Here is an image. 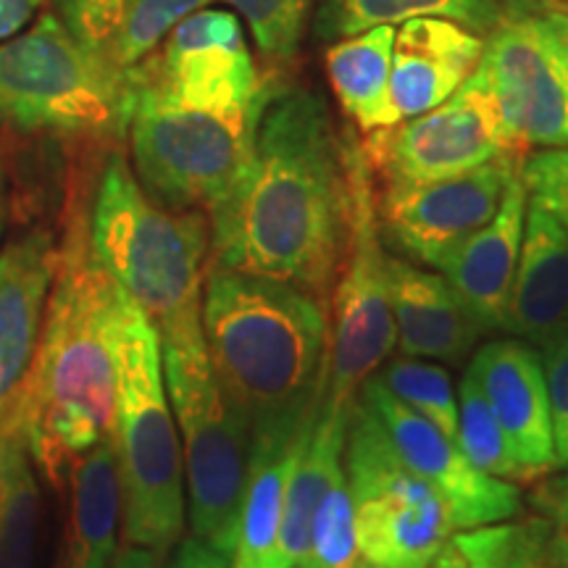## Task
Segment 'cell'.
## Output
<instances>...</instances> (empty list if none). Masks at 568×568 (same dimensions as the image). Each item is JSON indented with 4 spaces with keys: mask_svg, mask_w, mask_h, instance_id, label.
<instances>
[{
    "mask_svg": "<svg viewBox=\"0 0 568 568\" xmlns=\"http://www.w3.org/2000/svg\"><path fill=\"white\" fill-rule=\"evenodd\" d=\"M130 111L132 90L98 67L55 13L0 42V119L17 130L116 138Z\"/></svg>",
    "mask_w": 568,
    "mask_h": 568,
    "instance_id": "obj_8",
    "label": "cell"
},
{
    "mask_svg": "<svg viewBox=\"0 0 568 568\" xmlns=\"http://www.w3.org/2000/svg\"><path fill=\"white\" fill-rule=\"evenodd\" d=\"M355 568H385V566H379V564H372V560L361 558V560H358V564H355Z\"/></svg>",
    "mask_w": 568,
    "mask_h": 568,
    "instance_id": "obj_42",
    "label": "cell"
},
{
    "mask_svg": "<svg viewBox=\"0 0 568 568\" xmlns=\"http://www.w3.org/2000/svg\"><path fill=\"white\" fill-rule=\"evenodd\" d=\"M506 568H560L552 527L542 518L514 524Z\"/></svg>",
    "mask_w": 568,
    "mask_h": 568,
    "instance_id": "obj_37",
    "label": "cell"
},
{
    "mask_svg": "<svg viewBox=\"0 0 568 568\" xmlns=\"http://www.w3.org/2000/svg\"><path fill=\"white\" fill-rule=\"evenodd\" d=\"M395 335L403 355L460 366L487 335L443 274L389 258Z\"/></svg>",
    "mask_w": 568,
    "mask_h": 568,
    "instance_id": "obj_22",
    "label": "cell"
},
{
    "mask_svg": "<svg viewBox=\"0 0 568 568\" xmlns=\"http://www.w3.org/2000/svg\"><path fill=\"white\" fill-rule=\"evenodd\" d=\"M268 61H290L301 48L316 0H226Z\"/></svg>",
    "mask_w": 568,
    "mask_h": 568,
    "instance_id": "obj_32",
    "label": "cell"
},
{
    "mask_svg": "<svg viewBox=\"0 0 568 568\" xmlns=\"http://www.w3.org/2000/svg\"><path fill=\"white\" fill-rule=\"evenodd\" d=\"M521 180L531 205L542 209L568 237V145L542 148L524 159Z\"/></svg>",
    "mask_w": 568,
    "mask_h": 568,
    "instance_id": "obj_33",
    "label": "cell"
},
{
    "mask_svg": "<svg viewBox=\"0 0 568 568\" xmlns=\"http://www.w3.org/2000/svg\"><path fill=\"white\" fill-rule=\"evenodd\" d=\"M468 374L485 393L516 458L535 477L556 468L548 385L535 347L516 337L495 339L474 353Z\"/></svg>",
    "mask_w": 568,
    "mask_h": 568,
    "instance_id": "obj_17",
    "label": "cell"
},
{
    "mask_svg": "<svg viewBox=\"0 0 568 568\" xmlns=\"http://www.w3.org/2000/svg\"><path fill=\"white\" fill-rule=\"evenodd\" d=\"M209 222L216 266L329 301L351 232V174L347 145L316 92H266L251 161Z\"/></svg>",
    "mask_w": 568,
    "mask_h": 568,
    "instance_id": "obj_1",
    "label": "cell"
},
{
    "mask_svg": "<svg viewBox=\"0 0 568 568\" xmlns=\"http://www.w3.org/2000/svg\"><path fill=\"white\" fill-rule=\"evenodd\" d=\"M479 67L518 151L568 145V55L539 13L503 19L485 38Z\"/></svg>",
    "mask_w": 568,
    "mask_h": 568,
    "instance_id": "obj_12",
    "label": "cell"
},
{
    "mask_svg": "<svg viewBox=\"0 0 568 568\" xmlns=\"http://www.w3.org/2000/svg\"><path fill=\"white\" fill-rule=\"evenodd\" d=\"M376 379L410 410L458 443V395L443 366L400 355L374 372Z\"/></svg>",
    "mask_w": 568,
    "mask_h": 568,
    "instance_id": "obj_30",
    "label": "cell"
},
{
    "mask_svg": "<svg viewBox=\"0 0 568 568\" xmlns=\"http://www.w3.org/2000/svg\"><path fill=\"white\" fill-rule=\"evenodd\" d=\"M111 568H230V558L197 537H182L172 550L122 545Z\"/></svg>",
    "mask_w": 568,
    "mask_h": 568,
    "instance_id": "obj_35",
    "label": "cell"
},
{
    "mask_svg": "<svg viewBox=\"0 0 568 568\" xmlns=\"http://www.w3.org/2000/svg\"><path fill=\"white\" fill-rule=\"evenodd\" d=\"M88 232L98 264L140 305L161 339L203 329L209 213L174 211L153 201L124 155L113 153L98 182Z\"/></svg>",
    "mask_w": 568,
    "mask_h": 568,
    "instance_id": "obj_4",
    "label": "cell"
},
{
    "mask_svg": "<svg viewBox=\"0 0 568 568\" xmlns=\"http://www.w3.org/2000/svg\"><path fill=\"white\" fill-rule=\"evenodd\" d=\"M514 524L453 531L426 568H506Z\"/></svg>",
    "mask_w": 568,
    "mask_h": 568,
    "instance_id": "obj_34",
    "label": "cell"
},
{
    "mask_svg": "<svg viewBox=\"0 0 568 568\" xmlns=\"http://www.w3.org/2000/svg\"><path fill=\"white\" fill-rule=\"evenodd\" d=\"M67 510L53 568H111L122 524V481L113 435L71 460Z\"/></svg>",
    "mask_w": 568,
    "mask_h": 568,
    "instance_id": "obj_24",
    "label": "cell"
},
{
    "mask_svg": "<svg viewBox=\"0 0 568 568\" xmlns=\"http://www.w3.org/2000/svg\"><path fill=\"white\" fill-rule=\"evenodd\" d=\"M211 0H53L55 19L113 80L132 90V71L169 32Z\"/></svg>",
    "mask_w": 568,
    "mask_h": 568,
    "instance_id": "obj_18",
    "label": "cell"
},
{
    "mask_svg": "<svg viewBox=\"0 0 568 568\" xmlns=\"http://www.w3.org/2000/svg\"><path fill=\"white\" fill-rule=\"evenodd\" d=\"M264 101L266 95L243 111H209L134 84L126 132L142 190L166 209L211 213L251 161Z\"/></svg>",
    "mask_w": 568,
    "mask_h": 568,
    "instance_id": "obj_7",
    "label": "cell"
},
{
    "mask_svg": "<svg viewBox=\"0 0 568 568\" xmlns=\"http://www.w3.org/2000/svg\"><path fill=\"white\" fill-rule=\"evenodd\" d=\"M40 6L42 0H0V42L24 30Z\"/></svg>",
    "mask_w": 568,
    "mask_h": 568,
    "instance_id": "obj_38",
    "label": "cell"
},
{
    "mask_svg": "<svg viewBox=\"0 0 568 568\" xmlns=\"http://www.w3.org/2000/svg\"><path fill=\"white\" fill-rule=\"evenodd\" d=\"M17 432V422H13V408L0 418V485H3V466H6V453H9V443Z\"/></svg>",
    "mask_w": 568,
    "mask_h": 568,
    "instance_id": "obj_41",
    "label": "cell"
},
{
    "mask_svg": "<svg viewBox=\"0 0 568 568\" xmlns=\"http://www.w3.org/2000/svg\"><path fill=\"white\" fill-rule=\"evenodd\" d=\"M368 134L361 151L382 184H424L464 174L497 155H527L510 140L481 67L432 111Z\"/></svg>",
    "mask_w": 568,
    "mask_h": 568,
    "instance_id": "obj_11",
    "label": "cell"
},
{
    "mask_svg": "<svg viewBox=\"0 0 568 568\" xmlns=\"http://www.w3.org/2000/svg\"><path fill=\"white\" fill-rule=\"evenodd\" d=\"M361 400L385 426L397 456L443 495L456 531L503 524L521 514V489L514 481L479 471L456 439L397 400L374 374L361 385Z\"/></svg>",
    "mask_w": 568,
    "mask_h": 568,
    "instance_id": "obj_15",
    "label": "cell"
},
{
    "mask_svg": "<svg viewBox=\"0 0 568 568\" xmlns=\"http://www.w3.org/2000/svg\"><path fill=\"white\" fill-rule=\"evenodd\" d=\"M322 393L324 385L303 406L253 424L237 542L230 568H280V535L290 474L314 424Z\"/></svg>",
    "mask_w": 568,
    "mask_h": 568,
    "instance_id": "obj_16",
    "label": "cell"
},
{
    "mask_svg": "<svg viewBox=\"0 0 568 568\" xmlns=\"http://www.w3.org/2000/svg\"><path fill=\"white\" fill-rule=\"evenodd\" d=\"M176 103L209 111L253 109L266 95L237 13L201 9L184 17L161 48L132 71Z\"/></svg>",
    "mask_w": 568,
    "mask_h": 568,
    "instance_id": "obj_13",
    "label": "cell"
},
{
    "mask_svg": "<svg viewBox=\"0 0 568 568\" xmlns=\"http://www.w3.org/2000/svg\"><path fill=\"white\" fill-rule=\"evenodd\" d=\"M500 329L531 347L568 332V237L556 219L531 203Z\"/></svg>",
    "mask_w": 568,
    "mask_h": 568,
    "instance_id": "obj_23",
    "label": "cell"
},
{
    "mask_svg": "<svg viewBox=\"0 0 568 568\" xmlns=\"http://www.w3.org/2000/svg\"><path fill=\"white\" fill-rule=\"evenodd\" d=\"M361 560L358 529H355V506L345 474L332 481L314 521H311V545L305 568H355Z\"/></svg>",
    "mask_w": 568,
    "mask_h": 568,
    "instance_id": "obj_31",
    "label": "cell"
},
{
    "mask_svg": "<svg viewBox=\"0 0 568 568\" xmlns=\"http://www.w3.org/2000/svg\"><path fill=\"white\" fill-rule=\"evenodd\" d=\"M297 568H305V566H297Z\"/></svg>",
    "mask_w": 568,
    "mask_h": 568,
    "instance_id": "obj_43",
    "label": "cell"
},
{
    "mask_svg": "<svg viewBox=\"0 0 568 568\" xmlns=\"http://www.w3.org/2000/svg\"><path fill=\"white\" fill-rule=\"evenodd\" d=\"M458 445L468 460L495 479L506 481H531L535 474L529 471L521 460L516 458L506 432L497 422L495 410L489 408L485 393H481L477 379L464 374L458 385Z\"/></svg>",
    "mask_w": 568,
    "mask_h": 568,
    "instance_id": "obj_29",
    "label": "cell"
},
{
    "mask_svg": "<svg viewBox=\"0 0 568 568\" xmlns=\"http://www.w3.org/2000/svg\"><path fill=\"white\" fill-rule=\"evenodd\" d=\"M485 53V38L447 19H408L395 27L389 95L397 119L422 116L456 92Z\"/></svg>",
    "mask_w": 568,
    "mask_h": 568,
    "instance_id": "obj_20",
    "label": "cell"
},
{
    "mask_svg": "<svg viewBox=\"0 0 568 568\" xmlns=\"http://www.w3.org/2000/svg\"><path fill=\"white\" fill-rule=\"evenodd\" d=\"M201 326L219 385L253 424L303 406L324 385L329 308L293 282L211 264Z\"/></svg>",
    "mask_w": 568,
    "mask_h": 568,
    "instance_id": "obj_3",
    "label": "cell"
},
{
    "mask_svg": "<svg viewBox=\"0 0 568 568\" xmlns=\"http://www.w3.org/2000/svg\"><path fill=\"white\" fill-rule=\"evenodd\" d=\"M395 27L382 24L332 42L326 51V74L339 105L361 132L400 124L389 95Z\"/></svg>",
    "mask_w": 568,
    "mask_h": 568,
    "instance_id": "obj_26",
    "label": "cell"
},
{
    "mask_svg": "<svg viewBox=\"0 0 568 568\" xmlns=\"http://www.w3.org/2000/svg\"><path fill=\"white\" fill-rule=\"evenodd\" d=\"M545 385H548L552 443H556L558 466L568 468V332L539 347Z\"/></svg>",
    "mask_w": 568,
    "mask_h": 568,
    "instance_id": "obj_36",
    "label": "cell"
},
{
    "mask_svg": "<svg viewBox=\"0 0 568 568\" xmlns=\"http://www.w3.org/2000/svg\"><path fill=\"white\" fill-rule=\"evenodd\" d=\"M539 19L548 24V30L556 34V40L564 45V51L568 55V9H545L542 13H539Z\"/></svg>",
    "mask_w": 568,
    "mask_h": 568,
    "instance_id": "obj_40",
    "label": "cell"
},
{
    "mask_svg": "<svg viewBox=\"0 0 568 568\" xmlns=\"http://www.w3.org/2000/svg\"><path fill=\"white\" fill-rule=\"evenodd\" d=\"M119 290L90 251L88 216L74 219L59 251L38 353L13 403L30 458L55 489L71 460L113 435L111 329Z\"/></svg>",
    "mask_w": 568,
    "mask_h": 568,
    "instance_id": "obj_2",
    "label": "cell"
},
{
    "mask_svg": "<svg viewBox=\"0 0 568 568\" xmlns=\"http://www.w3.org/2000/svg\"><path fill=\"white\" fill-rule=\"evenodd\" d=\"M59 247L34 230L0 251V418L17 403L42 335Z\"/></svg>",
    "mask_w": 568,
    "mask_h": 568,
    "instance_id": "obj_19",
    "label": "cell"
},
{
    "mask_svg": "<svg viewBox=\"0 0 568 568\" xmlns=\"http://www.w3.org/2000/svg\"><path fill=\"white\" fill-rule=\"evenodd\" d=\"M527 205V187L518 172L510 180L495 216L479 232L464 240L456 251L447 253L437 266V272L456 290L471 316L485 326V332L503 326L518 253H521Z\"/></svg>",
    "mask_w": 568,
    "mask_h": 568,
    "instance_id": "obj_21",
    "label": "cell"
},
{
    "mask_svg": "<svg viewBox=\"0 0 568 568\" xmlns=\"http://www.w3.org/2000/svg\"><path fill=\"white\" fill-rule=\"evenodd\" d=\"M351 232L343 272L329 297V351L324 395L353 406L364 382L393 355L397 335L389 295V255L382 245L372 169L361 145H347Z\"/></svg>",
    "mask_w": 568,
    "mask_h": 568,
    "instance_id": "obj_10",
    "label": "cell"
},
{
    "mask_svg": "<svg viewBox=\"0 0 568 568\" xmlns=\"http://www.w3.org/2000/svg\"><path fill=\"white\" fill-rule=\"evenodd\" d=\"M447 19L487 38L508 17L503 0H318L316 38L337 42L372 27H397L408 19Z\"/></svg>",
    "mask_w": 568,
    "mask_h": 568,
    "instance_id": "obj_27",
    "label": "cell"
},
{
    "mask_svg": "<svg viewBox=\"0 0 568 568\" xmlns=\"http://www.w3.org/2000/svg\"><path fill=\"white\" fill-rule=\"evenodd\" d=\"M527 155L506 153L464 174L424 184H385L379 226L397 251L432 268L479 232L500 209L508 184Z\"/></svg>",
    "mask_w": 568,
    "mask_h": 568,
    "instance_id": "obj_14",
    "label": "cell"
},
{
    "mask_svg": "<svg viewBox=\"0 0 568 568\" xmlns=\"http://www.w3.org/2000/svg\"><path fill=\"white\" fill-rule=\"evenodd\" d=\"M111 351L124 545L172 550L182 539L187 516L182 445L163 379L159 329L124 290H119L113 308Z\"/></svg>",
    "mask_w": 568,
    "mask_h": 568,
    "instance_id": "obj_5",
    "label": "cell"
},
{
    "mask_svg": "<svg viewBox=\"0 0 568 568\" xmlns=\"http://www.w3.org/2000/svg\"><path fill=\"white\" fill-rule=\"evenodd\" d=\"M345 479L361 558L372 564L426 568L456 531L443 495L397 456L385 426L361 397L347 422Z\"/></svg>",
    "mask_w": 568,
    "mask_h": 568,
    "instance_id": "obj_9",
    "label": "cell"
},
{
    "mask_svg": "<svg viewBox=\"0 0 568 568\" xmlns=\"http://www.w3.org/2000/svg\"><path fill=\"white\" fill-rule=\"evenodd\" d=\"M552 542H556L560 568H568V481L564 485V497L558 503V529L552 535Z\"/></svg>",
    "mask_w": 568,
    "mask_h": 568,
    "instance_id": "obj_39",
    "label": "cell"
},
{
    "mask_svg": "<svg viewBox=\"0 0 568 568\" xmlns=\"http://www.w3.org/2000/svg\"><path fill=\"white\" fill-rule=\"evenodd\" d=\"M40 489L30 466V450L13 432L0 485V568L38 566Z\"/></svg>",
    "mask_w": 568,
    "mask_h": 568,
    "instance_id": "obj_28",
    "label": "cell"
},
{
    "mask_svg": "<svg viewBox=\"0 0 568 568\" xmlns=\"http://www.w3.org/2000/svg\"><path fill=\"white\" fill-rule=\"evenodd\" d=\"M353 406L329 400L322 393L314 424L290 474L280 535V568L303 566L308 556L311 521H314L318 503L332 481L345 474V439Z\"/></svg>",
    "mask_w": 568,
    "mask_h": 568,
    "instance_id": "obj_25",
    "label": "cell"
},
{
    "mask_svg": "<svg viewBox=\"0 0 568 568\" xmlns=\"http://www.w3.org/2000/svg\"><path fill=\"white\" fill-rule=\"evenodd\" d=\"M163 379L182 437L193 537L232 560L253 422L219 385L203 329L161 339Z\"/></svg>",
    "mask_w": 568,
    "mask_h": 568,
    "instance_id": "obj_6",
    "label": "cell"
}]
</instances>
